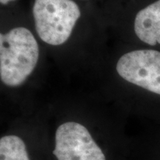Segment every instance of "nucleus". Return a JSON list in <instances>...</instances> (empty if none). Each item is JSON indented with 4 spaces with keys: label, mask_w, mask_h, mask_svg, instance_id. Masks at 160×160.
Returning <instances> with one entry per match:
<instances>
[{
    "label": "nucleus",
    "mask_w": 160,
    "mask_h": 160,
    "mask_svg": "<svg viewBox=\"0 0 160 160\" xmlns=\"http://www.w3.org/2000/svg\"><path fill=\"white\" fill-rule=\"evenodd\" d=\"M0 160H51L48 138L33 139L17 133L3 134L0 138Z\"/></svg>",
    "instance_id": "20e7f679"
},
{
    "label": "nucleus",
    "mask_w": 160,
    "mask_h": 160,
    "mask_svg": "<svg viewBox=\"0 0 160 160\" xmlns=\"http://www.w3.org/2000/svg\"><path fill=\"white\" fill-rule=\"evenodd\" d=\"M12 1H14V0H0V2H1V4H2V5H6V4L9 3L10 2Z\"/></svg>",
    "instance_id": "423d86ee"
},
{
    "label": "nucleus",
    "mask_w": 160,
    "mask_h": 160,
    "mask_svg": "<svg viewBox=\"0 0 160 160\" xmlns=\"http://www.w3.org/2000/svg\"><path fill=\"white\" fill-rule=\"evenodd\" d=\"M33 15L40 39L48 45H60L71 37L81 11L72 0H35Z\"/></svg>",
    "instance_id": "f03ea898"
},
{
    "label": "nucleus",
    "mask_w": 160,
    "mask_h": 160,
    "mask_svg": "<svg viewBox=\"0 0 160 160\" xmlns=\"http://www.w3.org/2000/svg\"><path fill=\"white\" fill-rule=\"evenodd\" d=\"M117 71L130 83L160 95V52L137 50L125 53L117 64Z\"/></svg>",
    "instance_id": "7ed1b4c3"
},
{
    "label": "nucleus",
    "mask_w": 160,
    "mask_h": 160,
    "mask_svg": "<svg viewBox=\"0 0 160 160\" xmlns=\"http://www.w3.org/2000/svg\"><path fill=\"white\" fill-rule=\"evenodd\" d=\"M39 49L28 29L18 27L0 34V77L8 87L25 82L37 65Z\"/></svg>",
    "instance_id": "f257e3e1"
},
{
    "label": "nucleus",
    "mask_w": 160,
    "mask_h": 160,
    "mask_svg": "<svg viewBox=\"0 0 160 160\" xmlns=\"http://www.w3.org/2000/svg\"><path fill=\"white\" fill-rule=\"evenodd\" d=\"M137 37L148 45H160V0L138 12L134 20Z\"/></svg>",
    "instance_id": "39448f33"
}]
</instances>
